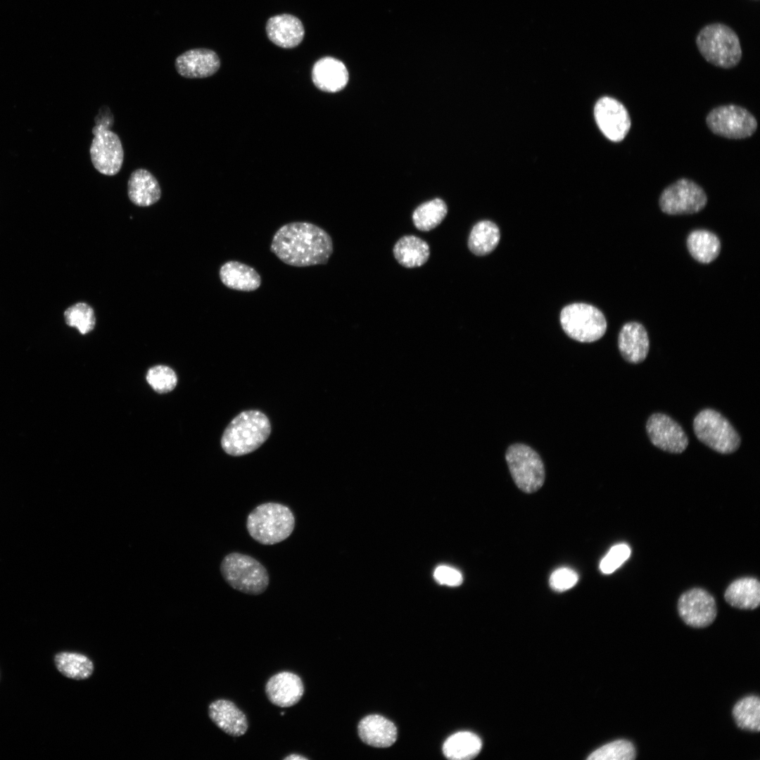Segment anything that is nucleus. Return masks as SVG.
Segmentation results:
<instances>
[{
    "label": "nucleus",
    "mask_w": 760,
    "mask_h": 760,
    "mask_svg": "<svg viewBox=\"0 0 760 760\" xmlns=\"http://www.w3.org/2000/svg\"><path fill=\"white\" fill-rule=\"evenodd\" d=\"M284 759V760H308V759L307 757L301 755V754H291L290 755L286 756Z\"/></svg>",
    "instance_id": "obj_39"
},
{
    "label": "nucleus",
    "mask_w": 760,
    "mask_h": 760,
    "mask_svg": "<svg viewBox=\"0 0 760 760\" xmlns=\"http://www.w3.org/2000/svg\"><path fill=\"white\" fill-rule=\"evenodd\" d=\"M481 746L479 736L469 731H462L452 735L445 741L443 752L448 759L469 760L477 756Z\"/></svg>",
    "instance_id": "obj_28"
},
{
    "label": "nucleus",
    "mask_w": 760,
    "mask_h": 760,
    "mask_svg": "<svg viewBox=\"0 0 760 760\" xmlns=\"http://www.w3.org/2000/svg\"><path fill=\"white\" fill-rule=\"evenodd\" d=\"M220 569L229 586L245 594L260 595L270 583L266 568L248 555L237 552L227 554L222 560Z\"/></svg>",
    "instance_id": "obj_4"
},
{
    "label": "nucleus",
    "mask_w": 760,
    "mask_h": 760,
    "mask_svg": "<svg viewBox=\"0 0 760 760\" xmlns=\"http://www.w3.org/2000/svg\"><path fill=\"white\" fill-rule=\"evenodd\" d=\"M210 720L223 732L233 737L244 735L248 728L245 714L232 702L217 699L208 707Z\"/></svg>",
    "instance_id": "obj_17"
},
{
    "label": "nucleus",
    "mask_w": 760,
    "mask_h": 760,
    "mask_svg": "<svg viewBox=\"0 0 760 760\" xmlns=\"http://www.w3.org/2000/svg\"><path fill=\"white\" fill-rule=\"evenodd\" d=\"M707 203L704 189L688 179H680L667 186L661 194L659 204L666 214L687 215L702 210Z\"/></svg>",
    "instance_id": "obj_10"
},
{
    "label": "nucleus",
    "mask_w": 760,
    "mask_h": 760,
    "mask_svg": "<svg viewBox=\"0 0 760 760\" xmlns=\"http://www.w3.org/2000/svg\"><path fill=\"white\" fill-rule=\"evenodd\" d=\"M706 122L713 133L735 139L751 137L757 128L754 116L747 109L735 105L714 108L707 115Z\"/></svg>",
    "instance_id": "obj_9"
},
{
    "label": "nucleus",
    "mask_w": 760,
    "mask_h": 760,
    "mask_svg": "<svg viewBox=\"0 0 760 760\" xmlns=\"http://www.w3.org/2000/svg\"><path fill=\"white\" fill-rule=\"evenodd\" d=\"M291 509L281 503L259 505L248 515L246 528L251 537L262 545H274L290 536L295 527Z\"/></svg>",
    "instance_id": "obj_3"
},
{
    "label": "nucleus",
    "mask_w": 760,
    "mask_h": 760,
    "mask_svg": "<svg viewBox=\"0 0 760 760\" xmlns=\"http://www.w3.org/2000/svg\"><path fill=\"white\" fill-rule=\"evenodd\" d=\"M677 607L681 619L693 628L709 626L717 615L714 597L701 588H693L684 592L678 600Z\"/></svg>",
    "instance_id": "obj_12"
},
{
    "label": "nucleus",
    "mask_w": 760,
    "mask_h": 760,
    "mask_svg": "<svg viewBox=\"0 0 760 760\" xmlns=\"http://www.w3.org/2000/svg\"><path fill=\"white\" fill-rule=\"evenodd\" d=\"M266 32L272 42L284 49L297 46L305 34L301 21L290 14H280L270 18L267 22Z\"/></svg>",
    "instance_id": "obj_18"
},
{
    "label": "nucleus",
    "mask_w": 760,
    "mask_h": 760,
    "mask_svg": "<svg viewBox=\"0 0 760 760\" xmlns=\"http://www.w3.org/2000/svg\"><path fill=\"white\" fill-rule=\"evenodd\" d=\"M687 247L695 260L701 263H709L719 255L721 241L713 232L697 229L688 235Z\"/></svg>",
    "instance_id": "obj_27"
},
{
    "label": "nucleus",
    "mask_w": 760,
    "mask_h": 760,
    "mask_svg": "<svg viewBox=\"0 0 760 760\" xmlns=\"http://www.w3.org/2000/svg\"><path fill=\"white\" fill-rule=\"evenodd\" d=\"M578 576L576 571L569 568H559L550 575V587L556 591H564L573 588L577 583Z\"/></svg>",
    "instance_id": "obj_36"
},
{
    "label": "nucleus",
    "mask_w": 760,
    "mask_h": 760,
    "mask_svg": "<svg viewBox=\"0 0 760 760\" xmlns=\"http://www.w3.org/2000/svg\"><path fill=\"white\" fill-rule=\"evenodd\" d=\"M271 251L286 265L303 267L326 264L333 252L330 235L305 222L281 226L274 234Z\"/></svg>",
    "instance_id": "obj_1"
},
{
    "label": "nucleus",
    "mask_w": 760,
    "mask_h": 760,
    "mask_svg": "<svg viewBox=\"0 0 760 760\" xmlns=\"http://www.w3.org/2000/svg\"><path fill=\"white\" fill-rule=\"evenodd\" d=\"M0 674H1V673H0ZM0 678H1V676H0Z\"/></svg>",
    "instance_id": "obj_40"
},
{
    "label": "nucleus",
    "mask_w": 760,
    "mask_h": 760,
    "mask_svg": "<svg viewBox=\"0 0 760 760\" xmlns=\"http://www.w3.org/2000/svg\"><path fill=\"white\" fill-rule=\"evenodd\" d=\"M53 663L58 671L63 676L76 680L89 678L94 670V664L87 656L75 652L62 651L56 653Z\"/></svg>",
    "instance_id": "obj_26"
},
{
    "label": "nucleus",
    "mask_w": 760,
    "mask_h": 760,
    "mask_svg": "<svg viewBox=\"0 0 760 760\" xmlns=\"http://www.w3.org/2000/svg\"><path fill=\"white\" fill-rule=\"evenodd\" d=\"M500 239L498 227L491 221L482 220L471 229L468 239L469 249L474 255L482 256L492 252Z\"/></svg>",
    "instance_id": "obj_29"
},
{
    "label": "nucleus",
    "mask_w": 760,
    "mask_h": 760,
    "mask_svg": "<svg viewBox=\"0 0 760 760\" xmlns=\"http://www.w3.org/2000/svg\"><path fill=\"white\" fill-rule=\"evenodd\" d=\"M396 260L407 268L423 265L428 260L430 250L428 243L422 239L407 235L400 238L393 247Z\"/></svg>",
    "instance_id": "obj_25"
},
{
    "label": "nucleus",
    "mask_w": 760,
    "mask_h": 760,
    "mask_svg": "<svg viewBox=\"0 0 760 760\" xmlns=\"http://www.w3.org/2000/svg\"><path fill=\"white\" fill-rule=\"evenodd\" d=\"M271 432V422L263 412L244 410L233 418L224 430L221 447L226 454L233 457L248 455L258 449Z\"/></svg>",
    "instance_id": "obj_2"
},
{
    "label": "nucleus",
    "mask_w": 760,
    "mask_h": 760,
    "mask_svg": "<svg viewBox=\"0 0 760 760\" xmlns=\"http://www.w3.org/2000/svg\"><path fill=\"white\" fill-rule=\"evenodd\" d=\"M646 429L652 443L664 451L680 453L688 446V439L685 431L666 414H652L647 422Z\"/></svg>",
    "instance_id": "obj_14"
},
{
    "label": "nucleus",
    "mask_w": 760,
    "mask_h": 760,
    "mask_svg": "<svg viewBox=\"0 0 760 760\" xmlns=\"http://www.w3.org/2000/svg\"><path fill=\"white\" fill-rule=\"evenodd\" d=\"M725 600L740 609H754L760 604V583L754 577H742L733 581L724 593Z\"/></svg>",
    "instance_id": "obj_24"
},
{
    "label": "nucleus",
    "mask_w": 760,
    "mask_h": 760,
    "mask_svg": "<svg viewBox=\"0 0 760 760\" xmlns=\"http://www.w3.org/2000/svg\"><path fill=\"white\" fill-rule=\"evenodd\" d=\"M618 345L623 357L631 363H640L647 357L650 342L645 328L640 323L625 324L619 334Z\"/></svg>",
    "instance_id": "obj_20"
},
{
    "label": "nucleus",
    "mask_w": 760,
    "mask_h": 760,
    "mask_svg": "<svg viewBox=\"0 0 760 760\" xmlns=\"http://www.w3.org/2000/svg\"><path fill=\"white\" fill-rule=\"evenodd\" d=\"M594 116L600 131L609 140L622 141L628 133L631 120L626 107L618 100L603 96L595 103Z\"/></svg>",
    "instance_id": "obj_13"
},
{
    "label": "nucleus",
    "mask_w": 760,
    "mask_h": 760,
    "mask_svg": "<svg viewBox=\"0 0 760 760\" xmlns=\"http://www.w3.org/2000/svg\"><path fill=\"white\" fill-rule=\"evenodd\" d=\"M108 108L107 107L106 110V113H99V115L95 118V122L96 125H101L105 128L110 129V128L113 124V115L110 110L106 113Z\"/></svg>",
    "instance_id": "obj_38"
},
{
    "label": "nucleus",
    "mask_w": 760,
    "mask_h": 760,
    "mask_svg": "<svg viewBox=\"0 0 760 760\" xmlns=\"http://www.w3.org/2000/svg\"><path fill=\"white\" fill-rule=\"evenodd\" d=\"M505 459L517 486L526 493L540 489L544 483L545 472L539 455L531 447L521 443L510 445Z\"/></svg>",
    "instance_id": "obj_8"
},
{
    "label": "nucleus",
    "mask_w": 760,
    "mask_h": 760,
    "mask_svg": "<svg viewBox=\"0 0 760 760\" xmlns=\"http://www.w3.org/2000/svg\"><path fill=\"white\" fill-rule=\"evenodd\" d=\"M312 80L320 90L337 92L343 89L348 81V72L341 61L330 56L318 60L312 70Z\"/></svg>",
    "instance_id": "obj_19"
},
{
    "label": "nucleus",
    "mask_w": 760,
    "mask_h": 760,
    "mask_svg": "<svg viewBox=\"0 0 760 760\" xmlns=\"http://www.w3.org/2000/svg\"><path fill=\"white\" fill-rule=\"evenodd\" d=\"M448 213L446 203L441 198H435L419 205L413 212L412 221L420 231H430L444 220Z\"/></svg>",
    "instance_id": "obj_31"
},
{
    "label": "nucleus",
    "mask_w": 760,
    "mask_h": 760,
    "mask_svg": "<svg viewBox=\"0 0 760 760\" xmlns=\"http://www.w3.org/2000/svg\"><path fill=\"white\" fill-rule=\"evenodd\" d=\"M737 727L742 730H760V699L756 695H749L735 703L732 710Z\"/></svg>",
    "instance_id": "obj_30"
},
{
    "label": "nucleus",
    "mask_w": 760,
    "mask_h": 760,
    "mask_svg": "<svg viewBox=\"0 0 760 760\" xmlns=\"http://www.w3.org/2000/svg\"><path fill=\"white\" fill-rule=\"evenodd\" d=\"M631 550L626 543L612 546L600 563V569L604 574H610L621 566L630 557Z\"/></svg>",
    "instance_id": "obj_35"
},
{
    "label": "nucleus",
    "mask_w": 760,
    "mask_h": 760,
    "mask_svg": "<svg viewBox=\"0 0 760 760\" xmlns=\"http://www.w3.org/2000/svg\"><path fill=\"white\" fill-rule=\"evenodd\" d=\"M636 757L634 745L629 740L620 739L607 743L592 752L590 760H633Z\"/></svg>",
    "instance_id": "obj_32"
},
{
    "label": "nucleus",
    "mask_w": 760,
    "mask_h": 760,
    "mask_svg": "<svg viewBox=\"0 0 760 760\" xmlns=\"http://www.w3.org/2000/svg\"><path fill=\"white\" fill-rule=\"evenodd\" d=\"M361 740L374 747H388L397 739V728L388 719L380 715H369L357 726Z\"/></svg>",
    "instance_id": "obj_22"
},
{
    "label": "nucleus",
    "mask_w": 760,
    "mask_h": 760,
    "mask_svg": "<svg viewBox=\"0 0 760 760\" xmlns=\"http://www.w3.org/2000/svg\"><path fill=\"white\" fill-rule=\"evenodd\" d=\"M65 323L76 328L81 334L91 331L96 324L93 308L85 303H77L69 307L64 312Z\"/></svg>",
    "instance_id": "obj_33"
},
{
    "label": "nucleus",
    "mask_w": 760,
    "mask_h": 760,
    "mask_svg": "<svg viewBox=\"0 0 760 760\" xmlns=\"http://www.w3.org/2000/svg\"><path fill=\"white\" fill-rule=\"evenodd\" d=\"M559 318L564 332L577 341L594 342L602 338L607 330V321L603 313L590 304L568 305L561 311Z\"/></svg>",
    "instance_id": "obj_6"
},
{
    "label": "nucleus",
    "mask_w": 760,
    "mask_h": 760,
    "mask_svg": "<svg viewBox=\"0 0 760 760\" xmlns=\"http://www.w3.org/2000/svg\"><path fill=\"white\" fill-rule=\"evenodd\" d=\"M91 132L94 135L89 148L92 165L102 175H117L124 160V151L118 135L99 125H96Z\"/></svg>",
    "instance_id": "obj_11"
},
{
    "label": "nucleus",
    "mask_w": 760,
    "mask_h": 760,
    "mask_svg": "<svg viewBox=\"0 0 760 760\" xmlns=\"http://www.w3.org/2000/svg\"><path fill=\"white\" fill-rule=\"evenodd\" d=\"M175 65L178 74L184 77L205 78L214 75L218 70L220 61L213 50L194 49L177 56Z\"/></svg>",
    "instance_id": "obj_15"
},
{
    "label": "nucleus",
    "mask_w": 760,
    "mask_h": 760,
    "mask_svg": "<svg viewBox=\"0 0 760 760\" xmlns=\"http://www.w3.org/2000/svg\"><path fill=\"white\" fill-rule=\"evenodd\" d=\"M433 577L439 583L449 586L460 585L463 581L460 571L445 565L438 566L434 570Z\"/></svg>",
    "instance_id": "obj_37"
},
{
    "label": "nucleus",
    "mask_w": 760,
    "mask_h": 760,
    "mask_svg": "<svg viewBox=\"0 0 760 760\" xmlns=\"http://www.w3.org/2000/svg\"><path fill=\"white\" fill-rule=\"evenodd\" d=\"M222 284L229 289L240 291H253L261 285V277L253 267L239 261L224 263L219 272Z\"/></svg>",
    "instance_id": "obj_23"
},
{
    "label": "nucleus",
    "mask_w": 760,
    "mask_h": 760,
    "mask_svg": "<svg viewBox=\"0 0 760 760\" xmlns=\"http://www.w3.org/2000/svg\"><path fill=\"white\" fill-rule=\"evenodd\" d=\"M303 683L297 674L281 671L272 676L265 685V693L270 702L279 707H290L297 704L304 694Z\"/></svg>",
    "instance_id": "obj_16"
},
{
    "label": "nucleus",
    "mask_w": 760,
    "mask_h": 760,
    "mask_svg": "<svg viewBox=\"0 0 760 760\" xmlns=\"http://www.w3.org/2000/svg\"><path fill=\"white\" fill-rule=\"evenodd\" d=\"M696 43L702 56L710 63L731 68L740 62L742 49L736 33L728 26L710 24L699 32Z\"/></svg>",
    "instance_id": "obj_5"
},
{
    "label": "nucleus",
    "mask_w": 760,
    "mask_h": 760,
    "mask_svg": "<svg viewBox=\"0 0 760 760\" xmlns=\"http://www.w3.org/2000/svg\"><path fill=\"white\" fill-rule=\"evenodd\" d=\"M693 429L701 442L718 452L730 454L740 445L737 432L727 419L714 410L699 412L694 419Z\"/></svg>",
    "instance_id": "obj_7"
},
{
    "label": "nucleus",
    "mask_w": 760,
    "mask_h": 760,
    "mask_svg": "<svg viewBox=\"0 0 760 760\" xmlns=\"http://www.w3.org/2000/svg\"><path fill=\"white\" fill-rule=\"evenodd\" d=\"M127 194L132 203L147 207L157 203L161 197L160 184L152 173L144 168L134 170L128 179Z\"/></svg>",
    "instance_id": "obj_21"
},
{
    "label": "nucleus",
    "mask_w": 760,
    "mask_h": 760,
    "mask_svg": "<svg viewBox=\"0 0 760 760\" xmlns=\"http://www.w3.org/2000/svg\"><path fill=\"white\" fill-rule=\"evenodd\" d=\"M146 381L157 393H166L172 391L177 386V376L170 367L157 365L150 368L146 374Z\"/></svg>",
    "instance_id": "obj_34"
}]
</instances>
